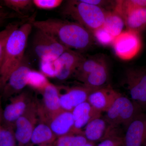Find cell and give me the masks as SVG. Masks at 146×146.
Masks as SVG:
<instances>
[{
  "label": "cell",
  "instance_id": "obj_1",
  "mask_svg": "<svg viewBox=\"0 0 146 146\" xmlns=\"http://www.w3.org/2000/svg\"><path fill=\"white\" fill-rule=\"evenodd\" d=\"M30 22L33 26L50 34L64 46L80 53L88 50L95 41L91 32L76 22L56 18L32 19Z\"/></svg>",
  "mask_w": 146,
  "mask_h": 146
},
{
  "label": "cell",
  "instance_id": "obj_2",
  "mask_svg": "<svg viewBox=\"0 0 146 146\" xmlns=\"http://www.w3.org/2000/svg\"><path fill=\"white\" fill-rule=\"evenodd\" d=\"M33 27L29 21L22 24L9 37L0 68V94L11 73L25 58L28 39Z\"/></svg>",
  "mask_w": 146,
  "mask_h": 146
},
{
  "label": "cell",
  "instance_id": "obj_3",
  "mask_svg": "<svg viewBox=\"0 0 146 146\" xmlns=\"http://www.w3.org/2000/svg\"><path fill=\"white\" fill-rule=\"evenodd\" d=\"M106 11L82 0L67 1L62 9L64 15L70 17L92 33L102 27Z\"/></svg>",
  "mask_w": 146,
  "mask_h": 146
},
{
  "label": "cell",
  "instance_id": "obj_4",
  "mask_svg": "<svg viewBox=\"0 0 146 146\" xmlns=\"http://www.w3.org/2000/svg\"><path fill=\"white\" fill-rule=\"evenodd\" d=\"M74 74L78 80L90 89L104 87L109 76L107 60L100 55L85 57Z\"/></svg>",
  "mask_w": 146,
  "mask_h": 146
},
{
  "label": "cell",
  "instance_id": "obj_5",
  "mask_svg": "<svg viewBox=\"0 0 146 146\" xmlns=\"http://www.w3.org/2000/svg\"><path fill=\"white\" fill-rule=\"evenodd\" d=\"M144 111L129 98L121 94L106 112L105 119L114 129L120 127L126 128L134 118Z\"/></svg>",
  "mask_w": 146,
  "mask_h": 146
},
{
  "label": "cell",
  "instance_id": "obj_6",
  "mask_svg": "<svg viewBox=\"0 0 146 146\" xmlns=\"http://www.w3.org/2000/svg\"><path fill=\"white\" fill-rule=\"evenodd\" d=\"M124 82L130 99L146 112V67L128 68Z\"/></svg>",
  "mask_w": 146,
  "mask_h": 146
},
{
  "label": "cell",
  "instance_id": "obj_7",
  "mask_svg": "<svg viewBox=\"0 0 146 146\" xmlns=\"http://www.w3.org/2000/svg\"><path fill=\"white\" fill-rule=\"evenodd\" d=\"M33 46L41 60L54 61L68 49L50 34L38 29L35 35Z\"/></svg>",
  "mask_w": 146,
  "mask_h": 146
},
{
  "label": "cell",
  "instance_id": "obj_8",
  "mask_svg": "<svg viewBox=\"0 0 146 146\" xmlns=\"http://www.w3.org/2000/svg\"><path fill=\"white\" fill-rule=\"evenodd\" d=\"M38 121L37 103L32 101L14 124L15 138L20 146L25 145L31 142L32 134Z\"/></svg>",
  "mask_w": 146,
  "mask_h": 146
},
{
  "label": "cell",
  "instance_id": "obj_9",
  "mask_svg": "<svg viewBox=\"0 0 146 146\" xmlns=\"http://www.w3.org/2000/svg\"><path fill=\"white\" fill-rule=\"evenodd\" d=\"M115 54L124 60L132 59L138 54L142 47L140 34L127 30L115 37L112 44Z\"/></svg>",
  "mask_w": 146,
  "mask_h": 146
},
{
  "label": "cell",
  "instance_id": "obj_10",
  "mask_svg": "<svg viewBox=\"0 0 146 146\" xmlns=\"http://www.w3.org/2000/svg\"><path fill=\"white\" fill-rule=\"evenodd\" d=\"M113 11L121 16L126 30L140 34L146 29V8L130 6L123 1H117Z\"/></svg>",
  "mask_w": 146,
  "mask_h": 146
},
{
  "label": "cell",
  "instance_id": "obj_11",
  "mask_svg": "<svg viewBox=\"0 0 146 146\" xmlns=\"http://www.w3.org/2000/svg\"><path fill=\"white\" fill-rule=\"evenodd\" d=\"M42 104L37 103L38 117L40 121L47 124L55 115L63 110L60 106L59 89L50 82L41 91Z\"/></svg>",
  "mask_w": 146,
  "mask_h": 146
},
{
  "label": "cell",
  "instance_id": "obj_12",
  "mask_svg": "<svg viewBox=\"0 0 146 146\" xmlns=\"http://www.w3.org/2000/svg\"><path fill=\"white\" fill-rule=\"evenodd\" d=\"M84 58L81 53L68 49L54 60L55 78L60 80L67 79L75 74Z\"/></svg>",
  "mask_w": 146,
  "mask_h": 146
},
{
  "label": "cell",
  "instance_id": "obj_13",
  "mask_svg": "<svg viewBox=\"0 0 146 146\" xmlns=\"http://www.w3.org/2000/svg\"><path fill=\"white\" fill-rule=\"evenodd\" d=\"M31 69L26 58L10 75L0 95L4 100H9L27 86V79Z\"/></svg>",
  "mask_w": 146,
  "mask_h": 146
},
{
  "label": "cell",
  "instance_id": "obj_14",
  "mask_svg": "<svg viewBox=\"0 0 146 146\" xmlns=\"http://www.w3.org/2000/svg\"><path fill=\"white\" fill-rule=\"evenodd\" d=\"M29 92L24 91L11 97L10 102L3 110V125L13 127L17 119L25 111L32 100Z\"/></svg>",
  "mask_w": 146,
  "mask_h": 146
},
{
  "label": "cell",
  "instance_id": "obj_15",
  "mask_svg": "<svg viewBox=\"0 0 146 146\" xmlns=\"http://www.w3.org/2000/svg\"><path fill=\"white\" fill-rule=\"evenodd\" d=\"M123 138L125 146H146V112L139 114L129 123Z\"/></svg>",
  "mask_w": 146,
  "mask_h": 146
},
{
  "label": "cell",
  "instance_id": "obj_16",
  "mask_svg": "<svg viewBox=\"0 0 146 146\" xmlns=\"http://www.w3.org/2000/svg\"><path fill=\"white\" fill-rule=\"evenodd\" d=\"M101 113L87 101L78 105L72 111L74 121L73 134L82 135V129L92 120L100 117Z\"/></svg>",
  "mask_w": 146,
  "mask_h": 146
},
{
  "label": "cell",
  "instance_id": "obj_17",
  "mask_svg": "<svg viewBox=\"0 0 146 146\" xmlns=\"http://www.w3.org/2000/svg\"><path fill=\"white\" fill-rule=\"evenodd\" d=\"M121 94L108 86L95 89L89 94L87 101L100 112H107Z\"/></svg>",
  "mask_w": 146,
  "mask_h": 146
},
{
  "label": "cell",
  "instance_id": "obj_18",
  "mask_svg": "<svg viewBox=\"0 0 146 146\" xmlns=\"http://www.w3.org/2000/svg\"><path fill=\"white\" fill-rule=\"evenodd\" d=\"M84 129L82 135L87 141L94 143L118 134V130L111 127L106 120L101 117L92 120Z\"/></svg>",
  "mask_w": 146,
  "mask_h": 146
},
{
  "label": "cell",
  "instance_id": "obj_19",
  "mask_svg": "<svg viewBox=\"0 0 146 146\" xmlns=\"http://www.w3.org/2000/svg\"><path fill=\"white\" fill-rule=\"evenodd\" d=\"M93 90L84 85L67 88L65 93L60 94L61 108L72 112L78 105L87 101L89 94Z\"/></svg>",
  "mask_w": 146,
  "mask_h": 146
},
{
  "label": "cell",
  "instance_id": "obj_20",
  "mask_svg": "<svg viewBox=\"0 0 146 146\" xmlns=\"http://www.w3.org/2000/svg\"><path fill=\"white\" fill-rule=\"evenodd\" d=\"M74 118L72 112L62 110L47 123L56 137L73 134Z\"/></svg>",
  "mask_w": 146,
  "mask_h": 146
},
{
  "label": "cell",
  "instance_id": "obj_21",
  "mask_svg": "<svg viewBox=\"0 0 146 146\" xmlns=\"http://www.w3.org/2000/svg\"><path fill=\"white\" fill-rule=\"evenodd\" d=\"M56 138L48 125L40 121L35 127L31 142L34 145H45L52 143Z\"/></svg>",
  "mask_w": 146,
  "mask_h": 146
},
{
  "label": "cell",
  "instance_id": "obj_22",
  "mask_svg": "<svg viewBox=\"0 0 146 146\" xmlns=\"http://www.w3.org/2000/svg\"><path fill=\"white\" fill-rule=\"evenodd\" d=\"M124 26L123 20L119 13L113 10L106 11L102 27L112 36L116 37L119 35Z\"/></svg>",
  "mask_w": 146,
  "mask_h": 146
},
{
  "label": "cell",
  "instance_id": "obj_23",
  "mask_svg": "<svg viewBox=\"0 0 146 146\" xmlns=\"http://www.w3.org/2000/svg\"><path fill=\"white\" fill-rule=\"evenodd\" d=\"M50 83L46 76L42 72L31 70L27 79V85L40 92Z\"/></svg>",
  "mask_w": 146,
  "mask_h": 146
},
{
  "label": "cell",
  "instance_id": "obj_24",
  "mask_svg": "<svg viewBox=\"0 0 146 146\" xmlns=\"http://www.w3.org/2000/svg\"><path fill=\"white\" fill-rule=\"evenodd\" d=\"M87 142L82 134H69L58 137L55 146H83Z\"/></svg>",
  "mask_w": 146,
  "mask_h": 146
},
{
  "label": "cell",
  "instance_id": "obj_25",
  "mask_svg": "<svg viewBox=\"0 0 146 146\" xmlns=\"http://www.w3.org/2000/svg\"><path fill=\"white\" fill-rule=\"evenodd\" d=\"M20 23H12L7 25L0 32V66L1 67L5 49L9 37L16 29L20 26Z\"/></svg>",
  "mask_w": 146,
  "mask_h": 146
},
{
  "label": "cell",
  "instance_id": "obj_26",
  "mask_svg": "<svg viewBox=\"0 0 146 146\" xmlns=\"http://www.w3.org/2000/svg\"><path fill=\"white\" fill-rule=\"evenodd\" d=\"M16 141L14 127L2 125L0 146H16Z\"/></svg>",
  "mask_w": 146,
  "mask_h": 146
},
{
  "label": "cell",
  "instance_id": "obj_27",
  "mask_svg": "<svg viewBox=\"0 0 146 146\" xmlns=\"http://www.w3.org/2000/svg\"><path fill=\"white\" fill-rule=\"evenodd\" d=\"M3 3L5 6L21 15L22 11L30 8L33 5V2L31 0H5Z\"/></svg>",
  "mask_w": 146,
  "mask_h": 146
},
{
  "label": "cell",
  "instance_id": "obj_28",
  "mask_svg": "<svg viewBox=\"0 0 146 146\" xmlns=\"http://www.w3.org/2000/svg\"><path fill=\"white\" fill-rule=\"evenodd\" d=\"M92 34L95 40L103 46L112 45L115 38L106 31L102 27L93 32Z\"/></svg>",
  "mask_w": 146,
  "mask_h": 146
},
{
  "label": "cell",
  "instance_id": "obj_29",
  "mask_svg": "<svg viewBox=\"0 0 146 146\" xmlns=\"http://www.w3.org/2000/svg\"><path fill=\"white\" fill-rule=\"evenodd\" d=\"M61 0H33V5L40 9L51 10L60 6L63 3Z\"/></svg>",
  "mask_w": 146,
  "mask_h": 146
},
{
  "label": "cell",
  "instance_id": "obj_30",
  "mask_svg": "<svg viewBox=\"0 0 146 146\" xmlns=\"http://www.w3.org/2000/svg\"><path fill=\"white\" fill-rule=\"evenodd\" d=\"M97 146H125L124 138L115 134L101 141Z\"/></svg>",
  "mask_w": 146,
  "mask_h": 146
},
{
  "label": "cell",
  "instance_id": "obj_31",
  "mask_svg": "<svg viewBox=\"0 0 146 146\" xmlns=\"http://www.w3.org/2000/svg\"><path fill=\"white\" fill-rule=\"evenodd\" d=\"M40 69L41 72L45 76L54 78L56 76L54 61L41 60Z\"/></svg>",
  "mask_w": 146,
  "mask_h": 146
},
{
  "label": "cell",
  "instance_id": "obj_32",
  "mask_svg": "<svg viewBox=\"0 0 146 146\" xmlns=\"http://www.w3.org/2000/svg\"><path fill=\"white\" fill-rule=\"evenodd\" d=\"M123 1L127 5L146 9V0H125Z\"/></svg>",
  "mask_w": 146,
  "mask_h": 146
},
{
  "label": "cell",
  "instance_id": "obj_33",
  "mask_svg": "<svg viewBox=\"0 0 146 146\" xmlns=\"http://www.w3.org/2000/svg\"><path fill=\"white\" fill-rule=\"evenodd\" d=\"M19 16L17 13H11L10 15H8V16H3V17H1V14H0V27L2 26L3 25H4L6 22L7 21L8 19L9 18H13V16Z\"/></svg>",
  "mask_w": 146,
  "mask_h": 146
},
{
  "label": "cell",
  "instance_id": "obj_34",
  "mask_svg": "<svg viewBox=\"0 0 146 146\" xmlns=\"http://www.w3.org/2000/svg\"><path fill=\"white\" fill-rule=\"evenodd\" d=\"M2 99L1 96L0 95V125H1L3 123V110L2 106Z\"/></svg>",
  "mask_w": 146,
  "mask_h": 146
},
{
  "label": "cell",
  "instance_id": "obj_35",
  "mask_svg": "<svg viewBox=\"0 0 146 146\" xmlns=\"http://www.w3.org/2000/svg\"><path fill=\"white\" fill-rule=\"evenodd\" d=\"M83 146H96L95 145H94V143H92V142H88L86 143L85 145H84Z\"/></svg>",
  "mask_w": 146,
  "mask_h": 146
},
{
  "label": "cell",
  "instance_id": "obj_36",
  "mask_svg": "<svg viewBox=\"0 0 146 146\" xmlns=\"http://www.w3.org/2000/svg\"><path fill=\"white\" fill-rule=\"evenodd\" d=\"M2 128V125H0V138H1V133Z\"/></svg>",
  "mask_w": 146,
  "mask_h": 146
},
{
  "label": "cell",
  "instance_id": "obj_37",
  "mask_svg": "<svg viewBox=\"0 0 146 146\" xmlns=\"http://www.w3.org/2000/svg\"><path fill=\"white\" fill-rule=\"evenodd\" d=\"M0 68H1V66H0Z\"/></svg>",
  "mask_w": 146,
  "mask_h": 146
}]
</instances>
